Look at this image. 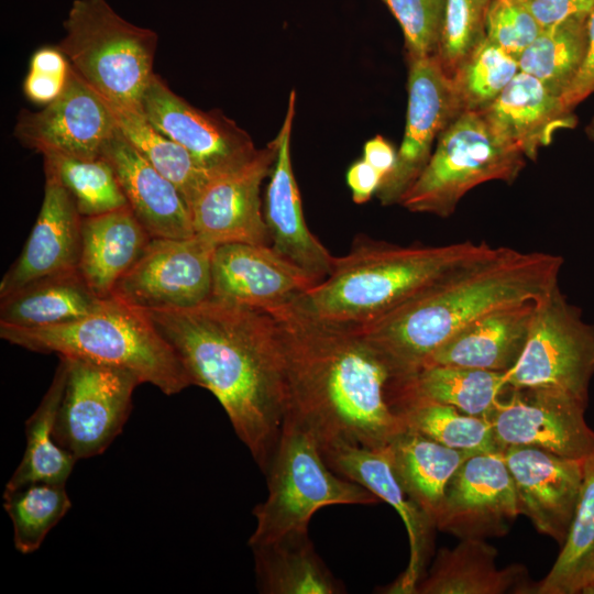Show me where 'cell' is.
Masks as SVG:
<instances>
[{
	"instance_id": "cell-1",
	"label": "cell",
	"mask_w": 594,
	"mask_h": 594,
	"mask_svg": "<svg viewBox=\"0 0 594 594\" xmlns=\"http://www.w3.org/2000/svg\"><path fill=\"white\" fill-rule=\"evenodd\" d=\"M140 311L174 348L193 385L217 398L265 474L286 414L284 356L274 317L212 298L188 308Z\"/></svg>"
},
{
	"instance_id": "cell-2",
	"label": "cell",
	"mask_w": 594,
	"mask_h": 594,
	"mask_svg": "<svg viewBox=\"0 0 594 594\" xmlns=\"http://www.w3.org/2000/svg\"><path fill=\"white\" fill-rule=\"evenodd\" d=\"M279 332L286 414L320 448H384L405 429L389 404L395 374L358 327L315 317L293 302L271 308Z\"/></svg>"
},
{
	"instance_id": "cell-3",
	"label": "cell",
	"mask_w": 594,
	"mask_h": 594,
	"mask_svg": "<svg viewBox=\"0 0 594 594\" xmlns=\"http://www.w3.org/2000/svg\"><path fill=\"white\" fill-rule=\"evenodd\" d=\"M559 255L492 246L446 273L380 319L358 327L397 377L418 372L451 337L476 318L537 300L558 285Z\"/></svg>"
},
{
	"instance_id": "cell-4",
	"label": "cell",
	"mask_w": 594,
	"mask_h": 594,
	"mask_svg": "<svg viewBox=\"0 0 594 594\" xmlns=\"http://www.w3.org/2000/svg\"><path fill=\"white\" fill-rule=\"evenodd\" d=\"M491 249L472 241L404 246L359 235L324 279L290 302L320 319L362 327Z\"/></svg>"
},
{
	"instance_id": "cell-5",
	"label": "cell",
	"mask_w": 594,
	"mask_h": 594,
	"mask_svg": "<svg viewBox=\"0 0 594 594\" xmlns=\"http://www.w3.org/2000/svg\"><path fill=\"white\" fill-rule=\"evenodd\" d=\"M0 337L32 352L127 370L167 396L193 385L178 354L151 321L140 310L112 297L91 314L63 324H0Z\"/></svg>"
},
{
	"instance_id": "cell-6",
	"label": "cell",
	"mask_w": 594,
	"mask_h": 594,
	"mask_svg": "<svg viewBox=\"0 0 594 594\" xmlns=\"http://www.w3.org/2000/svg\"><path fill=\"white\" fill-rule=\"evenodd\" d=\"M265 475L267 497L253 508L256 526L249 547L308 531L312 515L324 506L380 502L364 486L334 472L323 459L316 437L288 416Z\"/></svg>"
},
{
	"instance_id": "cell-7",
	"label": "cell",
	"mask_w": 594,
	"mask_h": 594,
	"mask_svg": "<svg viewBox=\"0 0 594 594\" xmlns=\"http://www.w3.org/2000/svg\"><path fill=\"white\" fill-rule=\"evenodd\" d=\"M63 25L57 47L75 72L107 100L141 110L157 34L122 18L107 0H74Z\"/></svg>"
},
{
	"instance_id": "cell-8",
	"label": "cell",
	"mask_w": 594,
	"mask_h": 594,
	"mask_svg": "<svg viewBox=\"0 0 594 594\" xmlns=\"http://www.w3.org/2000/svg\"><path fill=\"white\" fill-rule=\"evenodd\" d=\"M524 167L525 155L502 140L482 112L465 111L440 134L399 204L411 212L447 218L472 188L490 180L512 184Z\"/></svg>"
},
{
	"instance_id": "cell-9",
	"label": "cell",
	"mask_w": 594,
	"mask_h": 594,
	"mask_svg": "<svg viewBox=\"0 0 594 594\" xmlns=\"http://www.w3.org/2000/svg\"><path fill=\"white\" fill-rule=\"evenodd\" d=\"M506 373L512 388H550L585 404L594 375V326L556 285L536 300L522 353Z\"/></svg>"
},
{
	"instance_id": "cell-10",
	"label": "cell",
	"mask_w": 594,
	"mask_h": 594,
	"mask_svg": "<svg viewBox=\"0 0 594 594\" xmlns=\"http://www.w3.org/2000/svg\"><path fill=\"white\" fill-rule=\"evenodd\" d=\"M67 378L55 419L54 439L76 460L103 453L121 433L142 382L133 373L67 358Z\"/></svg>"
},
{
	"instance_id": "cell-11",
	"label": "cell",
	"mask_w": 594,
	"mask_h": 594,
	"mask_svg": "<svg viewBox=\"0 0 594 594\" xmlns=\"http://www.w3.org/2000/svg\"><path fill=\"white\" fill-rule=\"evenodd\" d=\"M215 249L196 234L152 238L111 297L139 310L197 306L211 297Z\"/></svg>"
},
{
	"instance_id": "cell-12",
	"label": "cell",
	"mask_w": 594,
	"mask_h": 594,
	"mask_svg": "<svg viewBox=\"0 0 594 594\" xmlns=\"http://www.w3.org/2000/svg\"><path fill=\"white\" fill-rule=\"evenodd\" d=\"M587 404L557 389L512 388L486 420L503 452L512 446L534 447L570 459L594 452Z\"/></svg>"
},
{
	"instance_id": "cell-13",
	"label": "cell",
	"mask_w": 594,
	"mask_h": 594,
	"mask_svg": "<svg viewBox=\"0 0 594 594\" xmlns=\"http://www.w3.org/2000/svg\"><path fill=\"white\" fill-rule=\"evenodd\" d=\"M408 61V106L404 139L397 151L394 169L376 193L384 206L400 202L428 164L435 141L462 113L452 78L436 55Z\"/></svg>"
},
{
	"instance_id": "cell-14",
	"label": "cell",
	"mask_w": 594,
	"mask_h": 594,
	"mask_svg": "<svg viewBox=\"0 0 594 594\" xmlns=\"http://www.w3.org/2000/svg\"><path fill=\"white\" fill-rule=\"evenodd\" d=\"M116 130L107 100L70 66L64 91L40 111L22 109L13 135L43 155L96 158Z\"/></svg>"
},
{
	"instance_id": "cell-15",
	"label": "cell",
	"mask_w": 594,
	"mask_h": 594,
	"mask_svg": "<svg viewBox=\"0 0 594 594\" xmlns=\"http://www.w3.org/2000/svg\"><path fill=\"white\" fill-rule=\"evenodd\" d=\"M148 122L183 146L212 176L250 161L258 151L251 136L218 110L202 111L153 74L142 97Z\"/></svg>"
},
{
	"instance_id": "cell-16",
	"label": "cell",
	"mask_w": 594,
	"mask_h": 594,
	"mask_svg": "<svg viewBox=\"0 0 594 594\" xmlns=\"http://www.w3.org/2000/svg\"><path fill=\"white\" fill-rule=\"evenodd\" d=\"M276 155L273 140L244 164L213 175L190 205L195 234L216 246L232 242L271 245L261 185Z\"/></svg>"
},
{
	"instance_id": "cell-17",
	"label": "cell",
	"mask_w": 594,
	"mask_h": 594,
	"mask_svg": "<svg viewBox=\"0 0 594 594\" xmlns=\"http://www.w3.org/2000/svg\"><path fill=\"white\" fill-rule=\"evenodd\" d=\"M519 515L513 477L503 452L466 459L447 485L436 529L459 539L498 538Z\"/></svg>"
},
{
	"instance_id": "cell-18",
	"label": "cell",
	"mask_w": 594,
	"mask_h": 594,
	"mask_svg": "<svg viewBox=\"0 0 594 594\" xmlns=\"http://www.w3.org/2000/svg\"><path fill=\"white\" fill-rule=\"evenodd\" d=\"M513 477L519 515L562 544L578 505L584 459H570L525 446L503 450Z\"/></svg>"
},
{
	"instance_id": "cell-19",
	"label": "cell",
	"mask_w": 594,
	"mask_h": 594,
	"mask_svg": "<svg viewBox=\"0 0 594 594\" xmlns=\"http://www.w3.org/2000/svg\"><path fill=\"white\" fill-rule=\"evenodd\" d=\"M386 447L332 444L320 450L334 472L364 486L400 516L409 540V562L400 576L385 588V593L415 594L432 553L436 525L405 492L393 470Z\"/></svg>"
},
{
	"instance_id": "cell-20",
	"label": "cell",
	"mask_w": 594,
	"mask_h": 594,
	"mask_svg": "<svg viewBox=\"0 0 594 594\" xmlns=\"http://www.w3.org/2000/svg\"><path fill=\"white\" fill-rule=\"evenodd\" d=\"M318 284L271 245L244 242L216 246L212 299L268 310L293 301Z\"/></svg>"
},
{
	"instance_id": "cell-21",
	"label": "cell",
	"mask_w": 594,
	"mask_h": 594,
	"mask_svg": "<svg viewBox=\"0 0 594 594\" xmlns=\"http://www.w3.org/2000/svg\"><path fill=\"white\" fill-rule=\"evenodd\" d=\"M296 112L292 90L287 111L277 136V155L265 191L263 216L272 249L318 283L331 272L334 256L309 230L300 193L293 172L290 138Z\"/></svg>"
},
{
	"instance_id": "cell-22",
	"label": "cell",
	"mask_w": 594,
	"mask_h": 594,
	"mask_svg": "<svg viewBox=\"0 0 594 594\" xmlns=\"http://www.w3.org/2000/svg\"><path fill=\"white\" fill-rule=\"evenodd\" d=\"M82 216L65 187L45 174L44 198L24 248L3 275L0 298L54 274L78 270Z\"/></svg>"
},
{
	"instance_id": "cell-23",
	"label": "cell",
	"mask_w": 594,
	"mask_h": 594,
	"mask_svg": "<svg viewBox=\"0 0 594 594\" xmlns=\"http://www.w3.org/2000/svg\"><path fill=\"white\" fill-rule=\"evenodd\" d=\"M101 156L111 164L128 206L152 238L195 235L190 210L179 189L123 136L118 127L105 143Z\"/></svg>"
},
{
	"instance_id": "cell-24",
	"label": "cell",
	"mask_w": 594,
	"mask_h": 594,
	"mask_svg": "<svg viewBox=\"0 0 594 594\" xmlns=\"http://www.w3.org/2000/svg\"><path fill=\"white\" fill-rule=\"evenodd\" d=\"M482 113L502 140L531 161L537 158L540 147L551 143L559 130L573 129L578 122L561 97L524 72L517 73Z\"/></svg>"
},
{
	"instance_id": "cell-25",
	"label": "cell",
	"mask_w": 594,
	"mask_h": 594,
	"mask_svg": "<svg viewBox=\"0 0 594 594\" xmlns=\"http://www.w3.org/2000/svg\"><path fill=\"white\" fill-rule=\"evenodd\" d=\"M536 300L494 309L462 328L425 363L507 372L520 358ZM421 367V369H422Z\"/></svg>"
},
{
	"instance_id": "cell-26",
	"label": "cell",
	"mask_w": 594,
	"mask_h": 594,
	"mask_svg": "<svg viewBox=\"0 0 594 594\" xmlns=\"http://www.w3.org/2000/svg\"><path fill=\"white\" fill-rule=\"evenodd\" d=\"M497 550L484 539H460L441 548L415 594H535L526 566L498 568Z\"/></svg>"
},
{
	"instance_id": "cell-27",
	"label": "cell",
	"mask_w": 594,
	"mask_h": 594,
	"mask_svg": "<svg viewBox=\"0 0 594 594\" xmlns=\"http://www.w3.org/2000/svg\"><path fill=\"white\" fill-rule=\"evenodd\" d=\"M151 239L129 206L82 217L78 271L99 297L110 298Z\"/></svg>"
},
{
	"instance_id": "cell-28",
	"label": "cell",
	"mask_w": 594,
	"mask_h": 594,
	"mask_svg": "<svg viewBox=\"0 0 594 594\" xmlns=\"http://www.w3.org/2000/svg\"><path fill=\"white\" fill-rule=\"evenodd\" d=\"M263 594H341L344 585L320 558L308 531L250 547Z\"/></svg>"
},
{
	"instance_id": "cell-29",
	"label": "cell",
	"mask_w": 594,
	"mask_h": 594,
	"mask_svg": "<svg viewBox=\"0 0 594 594\" xmlns=\"http://www.w3.org/2000/svg\"><path fill=\"white\" fill-rule=\"evenodd\" d=\"M99 297L78 270L33 280L0 298V324L41 328L67 323L98 309Z\"/></svg>"
},
{
	"instance_id": "cell-30",
	"label": "cell",
	"mask_w": 594,
	"mask_h": 594,
	"mask_svg": "<svg viewBox=\"0 0 594 594\" xmlns=\"http://www.w3.org/2000/svg\"><path fill=\"white\" fill-rule=\"evenodd\" d=\"M386 448L405 492L435 525L448 483L466 459L479 453L443 446L407 428Z\"/></svg>"
},
{
	"instance_id": "cell-31",
	"label": "cell",
	"mask_w": 594,
	"mask_h": 594,
	"mask_svg": "<svg viewBox=\"0 0 594 594\" xmlns=\"http://www.w3.org/2000/svg\"><path fill=\"white\" fill-rule=\"evenodd\" d=\"M389 404L403 426L443 446L471 452H502L488 421L428 398L394 377Z\"/></svg>"
},
{
	"instance_id": "cell-32",
	"label": "cell",
	"mask_w": 594,
	"mask_h": 594,
	"mask_svg": "<svg viewBox=\"0 0 594 594\" xmlns=\"http://www.w3.org/2000/svg\"><path fill=\"white\" fill-rule=\"evenodd\" d=\"M58 358L59 363L48 389L25 421V450L4 490L35 482L66 484L77 461L56 442L53 435L68 366L64 356Z\"/></svg>"
},
{
	"instance_id": "cell-33",
	"label": "cell",
	"mask_w": 594,
	"mask_h": 594,
	"mask_svg": "<svg viewBox=\"0 0 594 594\" xmlns=\"http://www.w3.org/2000/svg\"><path fill=\"white\" fill-rule=\"evenodd\" d=\"M594 579V452L584 459L582 487L561 550L535 594L584 593Z\"/></svg>"
},
{
	"instance_id": "cell-34",
	"label": "cell",
	"mask_w": 594,
	"mask_h": 594,
	"mask_svg": "<svg viewBox=\"0 0 594 594\" xmlns=\"http://www.w3.org/2000/svg\"><path fill=\"white\" fill-rule=\"evenodd\" d=\"M107 102L123 136L179 189L190 210L212 175L183 146L152 125L141 110Z\"/></svg>"
},
{
	"instance_id": "cell-35",
	"label": "cell",
	"mask_w": 594,
	"mask_h": 594,
	"mask_svg": "<svg viewBox=\"0 0 594 594\" xmlns=\"http://www.w3.org/2000/svg\"><path fill=\"white\" fill-rule=\"evenodd\" d=\"M417 393L486 419L512 387L505 372L452 365H431L403 377Z\"/></svg>"
},
{
	"instance_id": "cell-36",
	"label": "cell",
	"mask_w": 594,
	"mask_h": 594,
	"mask_svg": "<svg viewBox=\"0 0 594 594\" xmlns=\"http://www.w3.org/2000/svg\"><path fill=\"white\" fill-rule=\"evenodd\" d=\"M587 14L543 28L518 59L527 73L561 97L576 77L587 48Z\"/></svg>"
},
{
	"instance_id": "cell-37",
	"label": "cell",
	"mask_w": 594,
	"mask_h": 594,
	"mask_svg": "<svg viewBox=\"0 0 594 594\" xmlns=\"http://www.w3.org/2000/svg\"><path fill=\"white\" fill-rule=\"evenodd\" d=\"M72 507L65 484L35 482L4 490L3 508L13 527V543L22 554L36 551Z\"/></svg>"
},
{
	"instance_id": "cell-38",
	"label": "cell",
	"mask_w": 594,
	"mask_h": 594,
	"mask_svg": "<svg viewBox=\"0 0 594 594\" xmlns=\"http://www.w3.org/2000/svg\"><path fill=\"white\" fill-rule=\"evenodd\" d=\"M44 172L70 194L82 217L110 212L128 206L114 169L103 157L79 158L45 154Z\"/></svg>"
},
{
	"instance_id": "cell-39",
	"label": "cell",
	"mask_w": 594,
	"mask_h": 594,
	"mask_svg": "<svg viewBox=\"0 0 594 594\" xmlns=\"http://www.w3.org/2000/svg\"><path fill=\"white\" fill-rule=\"evenodd\" d=\"M519 72L518 61L485 37L451 76L461 112L486 110Z\"/></svg>"
},
{
	"instance_id": "cell-40",
	"label": "cell",
	"mask_w": 594,
	"mask_h": 594,
	"mask_svg": "<svg viewBox=\"0 0 594 594\" xmlns=\"http://www.w3.org/2000/svg\"><path fill=\"white\" fill-rule=\"evenodd\" d=\"M491 0H446L436 57L451 77L486 37L485 20Z\"/></svg>"
},
{
	"instance_id": "cell-41",
	"label": "cell",
	"mask_w": 594,
	"mask_h": 594,
	"mask_svg": "<svg viewBox=\"0 0 594 594\" xmlns=\"http://www.w3.org/2000/svg\"><path fill=\"white\" fill-rule=\"evenodd\" d=\"M398 21L408 58L436 55L446 0H381Z\"/></svg>"
},
{
	"instance_id": "cell-42",
	"label": "cell",
	"mask_w": 594,
	"mask_h": 594,
	"mask_svg": "<svg viewBox=\"0 0 594 594\" xmlns=\"http://www.w3.org/2000/svg\"><path fill=\"white\" fill-rule=\"evenodd\" d=\"M541 30L522 0L490 1L485 20L486 37L515 59H519Z\"/></svg>"
},
{
	"instance_id": "cell-43",
	"label": "cell",
	"mask_w": 594,
	"mask_h": 594,
	"mask_svg": "<svg viewBox=\"0 0 594 594\" xmlns=\"http://www.w3.org/2000/svg\"><path fill=\"white\" fill-rule=\"evenodd\" d=\"M70 64L56 46H43L31 57L30 68L23 81L25 97L36 105H48L65 89Z\"/></svg>"
},
{
	"instance_id": "cell-44",
	"label": "cell",
	"mask_w": 594,
	"mask_h": 594,
	"mask_svg": "<svg viewBox=\"0 0 594 594\" xmlns=\"http://www.w3.org/2000/svg\"><path fill=\"white\" fill-rule=\"evenodd\" d=\"M586 25L587 48L583 64L568 90L561 96L564 107L570 110L594 92V7L587 14Z\"/></svg>"
},
{
	"instance_id": "cell-45",
	"label": "cell",
	"mask_w": 594,
	"mask_h": 594,
	"mask_svg": "<svg viewBox=\"0 0 594 594\" xmlns=\"http://www.w3.org/2000/svg\"><path fill=\"white\" fill-rule=\"evenodd\" d=\"M540 26L547 28L574 15L588 13L594 0H522Z\"/></svg>"
},
{
	"instance_id": "cell-46",
	"label": "cell",
	"mask_w": 594,
	"mask_h": 594,
	"mask_svg": "<svg viewBox=\"0 0 594 594\" xmlns=\"http://www.w3.org/2000/svg\"><path fill=\"white\" fill-rule=\"evenodd\" d=\"M382 176L363 158L354 162L346 172V184L355 204H365L376 195Z\"/></svg>"
},
{
	"instance_id": "cell-47",
	"label": "cell",
	"mask_w": 594,
	"mask_h": 594,
	"mask_svg": "<svg viewBox=\"0 0 594 594\" xmlns=\"http://www.w3.org/2000/svg\"><path fill=\"white\" fill-rule=\"evenodd\" d=\"M362 158L374 167L384 180L395 167L397 152L385 138L376 135L364 144Z\"/></svg>"
},
{
	"instance_id": "cell-48",
	"label": "cell",
	"mask_w": 594,
	"mask_h": 594,
	"mask_svg": "<svg viewBox=\"0 0 594 594\" xmlns=\"http://www.w3.org/2000/svg\"><path fill=\"white\" fill-rule=\"evenodd\" d=\"M585 133H586L587 138L594 143V117L586 124Z\"/></svg>"
},
{
	"instance_id": "cell-49",
	"label": "cell",
	"mask_w": 594,
	"mask_h": 594,
	"mask_svg": "<svg viewBox=\"0 0 594 594\" xmlns=\"http://www.w3.org/2000/svg\"><path fill=\"white\" fill-rule=\"evenodd\" d=\"M584 593H586V594H594V579L592 580V582L590 583V585L586 587V590L584 591Z\"/></svg>"
}]
</instances>
